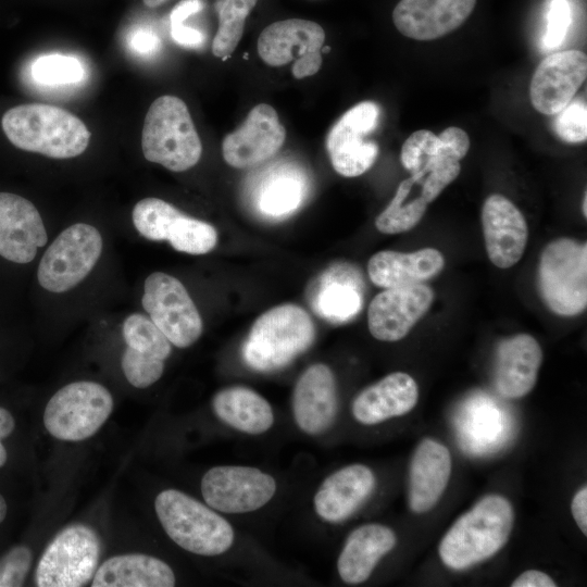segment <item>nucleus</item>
I'll use <instances>...</instances> for the list:
<instances>
[{"label":"nucleus","instance_id":"a19ab883","mask_svg":"<svg viewBox=\"0 0 587 587\" xmlns=\"http://www.w3.org/2000/svg\"><path fill=\"white\" fill-rule=\"evenodd\" d=\"M129 45L139 54H152L159 49L161 42L154 32L140 28L132 34Z\"/></svg>","mask_w":587,"mask_h":587},{"label":"nucleus","instance_id":"ddd939ff","mask_svg":"<svg viewBox=\"0 0 587 587\" xmlns=\"http://www.w3.org/2000/svg\"><path fill=\"white\" fill-rule=\"evenodd\" d=\"M378 118V105L363 101L349 109L330 128L326 148L338 174L357 177L372 167L378 146L366 137L376 128Z\"/></svg>","mask_w":587,"mask_h":587},{"label":"nucleus","instance_id":"6e6552de","mask_svg":"<svg viewBox=\"0 0 587 587\" xmlns=\"http://www.w3.org/2000/svg\"><path fill=\"white\" fill-rule=\"evenodd\" d=\"M113 405V397L103 385L91 380L73 382L50 398L43 412V424L59 440L82 441L101 428Z\"/></svg>","mask_w":587,"mask_h":587},{"label":"nucleus","instance_id":"f3484780","mask_svg":"<svg viewBox=\"0 0 587 587\" xmlns=\"http://www.w3.org/2000/svg\"><path fill=\"white\" fill-rule=\"evenodd\" d=\"M587 77V57L579 50H564L546 57L529 84L534 109L554 115L564 109Z\"/></svg>","mask_w":587,"mask_h":587},{"label":"nucleus","instance_id":"2eb2a0df","mask_svg":"<svg viewBox=\"0 0 587 587\" xmlns=\"http://www.w3.org/2000/svg\"><path fill=\"white\" fill-rule=\"evenodd\" d=\"M434 290L424 283L385 288L371 301L367 326L380 341H398L427 313L434 302Z\"/></svg>","mask_w":587,"mask_h":587},{"label":"nucleus","instance_id":"412c9836","mask_svg":"<svg viewBox=\"0 0 587 587\" xmlns=\"http://www.w3.org/2000/svg\"><path fill=\"white\" fill-rule=\"evenodd\" d=\"M338 396L335 375L323 364L307 367L298 378L292 396L294 417L308 435H319L335 422Z\"/></svg>","mask_w":587,"mask_h":587},{"label":"nucleus","instance_id":"72a5a7b5","mask_svg":"<svg viewBox=\"0 0 587 587\" xmlns=\"http://www.w3.org/2000/svg\"><path fill=\"white\" fill-rule=\"evenodd\" d=\"M258 0H217L218 28L212 42L215 57L226 59L239 43L247 16Z\"/></svg>","mask_w":587,"mask_h":587},{"label":"nucleus","instance_id":"09e8293b","mask_svg":"<svg viewBox=\"0 0 587 587\" xmlns=\"http://www.w3.org/2000/svg\"><path fill=\"white\" fill-rule=\"evenodd\" d=\"M7 511H8V505H7L5 499H4L3 496L0 494V524H1V523L3 522V520L5 519Z\"/></svg>","mask_w":587,"mask_h":587},{"label":"nucleus","instance_id":"c85d7f7f","mask_svg":"<svg viewBox=\"0 0 587 587\" xmlns=\"http://www.w3.org/2000/svg\"><path fill=\"white\" fill-rule=\"evenodd\" d=\"M176 578L171 566L152 555L126 553L98 565L92 587H172Z\"/></svg>","mask_w":587,"mask_h":587},{"label":"nucleus","instance_id":"c03bdc74","mask_svg":"<svg viewBox=\"0 0 587 587\" xmlns=\"http://www.w3.org/2000/svg\"><path fill=\"white\" fill-rule=\"evenodd\" d=\"M571 511L577 526L587 535V488L582 487L573 497Z\"/></svg>","mask_w":587,"mask_h":587},{"label":"nucleus","instance_id":"9b49d317","mask_svg":"<svg viewBox=\"0 0 587 587\" xmlns=\"http://www.w3.org/2000/svg\"><path fill=\"white\" fill-rule=\"evenodd\" d=\"M141 305L152 323L177 348L193 345L202 334L201 315L183 283L173 275L163 272L148 275Z\"/></svg>","mask_w":587,"mask_h":587},{"label":"nucleus","instance_id":"7ed1b4c3","mask_svg":"<svg viewBox=\"0 0 587 587\" xmlns=\"http://www.w3.org/2000/svg\"><path fill=\"white\" fill-rule=\"evenodd\" d=\"M315 326L299 305L286 303L261 314L242 347V358L253 370L272 372L288 365L313 344Z\"/></svg>","mask_w":587,"mask_h":587},{"label":"nucleus","instance_id":"7c9ffc66","mask_svg":"<svg viewBox=\"0 0 587 587\" xmlns=\"http://www.w3.org/2000/svg\"><path fill=\"white\" fill-rule=\"evenodd\" d=\"M319 314L335 323L357 315L362 307L360 287L351 276L324 275L314 297Z\"/></svg>","mask_w":587,"mask_h":587},{"label":"nucleus","instance_id":"6ab92c4d","mask_svg":"<svg viewBox=\"0 0 587 587\" xmlns=\"http://www.w3.org/2000/svg\"><path fill=\"white\" fill-rule=\"evenodd\" d=\"M482 226L491 263L499 268L515 265L528 241L527 222L517 207L500 193L490 195L483 204Z\"/></svg>","mask_w":587,"mask_h":587},{"label":"nucleus","instance_id":"a878e982","mask_svg":"<svg viewBox=\"0 0 587 587\" xmlns=\"http://www.w3.org/2000/svg\"><path fill=\"white\" fill-rule=\"evenodd\" d=\"M325 32L317 23L302 18L274 22L258 38V53L271 66L320 53ZM295 60V61H296Z\"/></svg>","mask_w":587,"mask_h":587},{"label":"nucleus","instance_id":"37998d69","mask_svg":"<svg viewBox=\"0 0 587 587\" xmlns=\"http://www.w3.org/2000/svg\"><path fill=\"white\" fill-rule=\"evenodd\" d=\"M512 587H555V582L549 574L538 571L528 570L521 573L511 584Z\"/></svg>","mask_w":587,"mask_h":587},{"label":"nucleus","instance_id":"f8f14e48","mask_svg":"<svg viewBox=\"0 0 587 587\" xmlns=\"http://www.w3.org/2000/svg\"><path fill=\"white\" fill-rule=\"evenodd\" d=\"M132 221L143 238L165 240L179 252L205 254L217 243V232L210 223L188 216L159 198L139 200L133 208Z\"/></svg>","mask_w":587,"mask_h":587},{"label":"nucleus","instance_id":"39448f33","mask_svg":"<svg viewBox=\"0 0 587 587\" xmlns=\"http://www.w3.org/2000/svg\"><path fill=\"white\" fill-rule=\"evenodd\" d=\"M154 509L167 536L191 553L222 554L234 542L233 527L224 517L179 490L161 491Z\"/></svg>","mask_w":587,"mask_h":587},{"label":"nucleus","instance_id":"5701e85b","mask_svg":"<svg viewBox=\"0 0 587 587\" xmlns=\"http://www.w3.org/2000/svg\"><path fill=\"white\" fill-rule=\"evenodd\" d=\"M449 449L441 442L423 439L414 450L409 467L408 502L412 512L425 513L438 502L451 475Z\"/></svg>","mask_w":587,"mask_h":587},{"label":"nucleus","instance_id":"a18cd8bd","mask_svg":"<svg viewBox=\"0 0 587 587\" xmlns=\"http://www.w3.org/2000/svg\"><path fill=\"white\" fill-rule=\"evenodd\" d=\"M322 64V54L315 53L295 61L291 72L297 79H302L319 72Z\"/></svg>","mask_w":587,"mask_h":587},{"label":"nucleus","instance_id":"473e14b6","mask_svg":"<svg viewBox=\"0 0 587 587\" xmlns=\"http://www.w3.org/2000/svg\"><path fill=\"white\" fill-rule=\"evenodd\" d=\"M414 184L411 177L399 184L395 197L375 220V226L380 233H405L421 221L428 203L421 196L404 203Z\"/></svg>","mask_w":587,"mask_h":587},{"label":"nucleus","instance_id":"8fccbe9b","mask_svg":"<svg viewBox=\"0 0 587 587\" xmlns=\"http://www.w3.org/2000/svg\"><path fill=\"white\" fill-rule=\"evenodd\" d=\"M7 459H8L7 450L0 440V467H2L5 464Z\"/></svg>","mask_w":587,"mask_h":587},{"label":"nucleus","instance_id":"c756f323","mask_svg":"<svg viewBox=\"0 0 587 587\" xmlns=\"http://www.w3.org/2000/svg\"><path fill=\"white\" fill-rule=\"evenodd\" d=\"M213 411L225 424L240 432L259 435L273 425V410L261 395L243 387L232 386L215 394Z\"/></svg>","mask_w":587,"mask_h":587},{"label":"nucleus","instance_id":"393cba45","mask_svg":"<svg viewBox=\"0 0 587 587\" xmlns=\"http://www.w3.org/2000/svg\"><path fill=\"white\" fill-rule=\"evenodd\" d=\"M419 386L404 372H394L364 388L352 401L354 419L364 425H375L401 416L416 405Z\"/></svg>","mask_w":587,"mask_h":587},{"label":"nucleus","instance_id":"b1692460","mask_svg":"<svg viewBox=\"0 0 587 587\" xmlns=\"http://www.w3.org/2000/svg\"><path fill=\"white\" fill-rule=\"evenodd\" d=\"M375 483L374 473L363 464H351L334 472L314 496L317 515L329 523L345 521L371 496Z\"/></svg>","mask_w":587,"mask_h":587},{"label":"nucleus","instance_id":"4c0bfd02","mask_svg":"<svg viewBox=\"0 0 587 587\" xmlns=\"http://www.w3.org/2000/svg\"><path fill=\"white\" fill-rule=\"evenodd\" d=\"M554 128L557 135L570 143L583 142L587 138V108L582 101L570 102L557 113Z\"/></svg>","mask_w":587,"mask_h":587},{"label":"nucleus","instance_id":"f03ea898","mask_svg":"<svg viewBox=\"0 0 587 587\" xmlns=\"http://www.w3.org/2000/svg\"><path fill=\"white\" fill-rule=\"evenodd\" d=\"M2 129L16 148L52 159H70L88 147L90 132L76 115L45 103H26L9 109Z\"/></svg>","mask_w":587,"mask_h":587},{"label":"nucleus","instance_id":"cd10ccee","mask_svg":"<svg viewBox=\"0 0 587 587\" xmlns=\"http://www.w3.org/2000/svg\"><path fill=\"white\" fill-rule=\"evenodd\" d=\"M396 542L394 530L382 524L371 523L353 529L337 561L340 578L351 585L365 582Z\"/></svg>","mask_w":587,"mask_h":587},{"label":"nucleus","instance_id":"f257e3e1","mask_svg":"<svg viewBox=\"0 0 587 587\" xmlns=\"http://www.w3.org/2000/svg\"><path fill=\"white\" fill-rule=\"evenodd\" d=\"M513 524L511 502L500 495H487L446 532L438 546L439 558L454 571L486 561L504 547Z\"/></svg>","mask_w":587,"mask_h":587},{"label":"nucleus","instance_id":"1a4fd4ad","mask_svg":"<svg viewBox=\"0 0 587 587\" xmlns=\"http://www.w3.org/2000/svg\"><path fill=\"white\" fill-rule=\"evenodd\" d=\"M103 239L97 227L75 223L63 229L49 245L37 268L41 288L52 294L66 292L82 283L98 263Z\"/></svg>","mask_w":587,"mask_h":587},{"label":"nucleus","instance_id":"a211bd4d","mask_svg":"<svg viewBox=\"0 0 587 587\" xmlns=\"http://www.w3.org/2000/svg\"><path fill=\"white\" fill-rule=\"evenodd\" d=\"M47 241V229L37 208L22 196L0 192V257L27 264Z\"/></svg>","mask_w":587,"mask_h":587},{"label":"nucleus","instance_id":"f704fd0d","mask_svg":"<svg viewBox=\"0 0 587 587\" xmlns=\"http://www.w3.org/2000/svg\"><path fill=\"white\" fill-rule=\"evenodd\" d=\"M122 335L127 347L143 355L165 361L172 352V344L147 314L135 312L126 316Z\"/></svg>","mask_w":587,"mask_h":587},{"label":"nucleus","instance_id":"e433bc0d","mask_svg":"<svg viewBox=\"0 0 587 587\" xmlns=\"http://www.w3.org/2000/svg\"><path fill=\"white\" fill-rule=\"evenodd\" d=\"M121 366L127 382L139 389L148 388L158 382L164 372V361L143 355L126 346Z\"/></svg>","mask_w":587,"mask_h":587},{"label":"nucleus","instance_id":"de8ad7c7","mask_svg":"<svg viewBox=\"0 0 587 587\" xmlns=\"http://www.w3.org/2000/svg\"><path fill=\"white\" fill-rule=\"evenodd\" d=\"M15 427V421L12 414L0 407V440L9 437Z\"/></svg>","mask_w":587,"mask_h":587},{"label":"nucleus","instance_id":"ea45409f","mask_svg":"<svg viewBox=\"0 0 587 587\" xmlns=\"http://www.w3.org/2000/svg\"><path fill=\"white\" fill-rule=\"evenodd\" d=\"M547 17L544 42L546 48L552 50L562 43L571 24V9L567 0H552Z\"/></svg>","mask_w":587,"mask_h":587},{"label":"nucleus","instance_id":"aec40b11","mask_svg":"<svg viewBox=\"0 0 587 587\" xmlns=\"http://www.w3.org/2000/svg\"><path fill=\"white\" fill-rule=\"evenodd\" d=\"M477 0H400L392 11L396 28L415 40L440 38L460 27Z\"/></svg>","mask_w":587,"mask_h":587},{"label":"nucleus","instance_id":"bb28decb","mask_svg":"<svg viewBox=\"0 0 587 587\" xmlns=\"http://www.w3.org/2000/svg\"><path fill=\"white\" fill-rule=\"evenodd\" d=\"M445 267L442 253L435 248L414 252L383 250L371 257L367 274L378 287L392 288L424 283Z\"/></svg>","mask_w":587,"mask_h":587},{"label":"nucleus","instance_id":"4be33fe9","mask_svg":"<svg viewBox=\"0 0 587 587\" xmlns=\"http://www.w3.org/2000/svg\"><path fill=\"white\" fill-rule=\"evenodd\" d=\"M542 362L539 342L528 334L502 339L496 349L495 387L509 399L526 396L536 385Z\"/></svg>","mask_w":587,"mask_h":587},{"label":"nucleus","instance_id":"4468645a","mask_svg":"<svg viewBox=\"0 0 587 587\" xmlns=\"http://www.w3.org/2000/svg\"><path fill=\"white\" fill-rule=\"evenodd\" d=\"M276 491L274 478L255 467L215 466L201 479V492L211 508L246 513L266 504Z\"/></svg>","mask_w":587,"mask_h":587},{"label":"nucleus","instance_id":"2f4dec72","mask_svg":"<svg viewBox=\"0 0 587 587\" xmlns=\"http://www.w3.org/2000/svg\"><path fill=\"white\" fill-rule=\"evenodd\" d=\"M305 193V183L301 174L286 168L268 176L258 193V209L265 215L279 217L299 208Z\"/></svg>","mask_w":587,"mask_h":587},{"label":"nucleus","instance_id":"3c124183","mask_svg":"<svg viewBox=\"0 0 587 587\" xmlns=\"http://www.w3.org/2000/svg\"><path fill=\"white\" fill-rule=\"evenodd\" d=\"M145 5L148 8H157L168 0H142Z\"/></svg>","mask_w":587,"mask_h":587},{"label":"nucleus","instance_id":"79ce46f5","mask_svg":"<svg viewBox=\"0 0 587 587\" xmlns=\"http://www.w3.org/2000/svg\"><path fill=\"white\" fill-rule=\"evenodd\" d=\"M171 36L176 43L184 47H198L204 40L201 32L184 23L171 24Z\"/></svg>","mask_w":587,"mask_h":587},{"label":"nucleus","instance_id":"dca6fc26","mask_svg":"<svg viewBox=\"0 0 587 587\" xmlns=\"http://www.w3.org/2000/svg\"><path fill=\"white\" fill-rule=\"evenodd\" d=\"M285 139L286 130L275 109L260 103L250 110L239 128L223 139L222 154L233 167H253L276 154Z\"/></svg>","mask_w":587,"mask_h":587},{"label":"nucleus","instance_id":"49530a36","mask_svg":"<svg viewBox=\"0 0 587 587\" xmlns=\"http://www.w3.org/2000/svg\"><path fill=\"white\" fill-rule=\"evenodd\" d=\"M202 8V0H182L171 12V24L184 23L190 15L201 11Z\"/></svg>","mask_w":587,"mask_h":587},{"label":"nucleus","instance_id":"c9c22d12","mask_svg":"<svg viewBox=\"0 0 587 587\" xmlns=\"http://www.w3.org/2000/svg\"><path fill=\"white\" fill-rule=\"evenodd\" d=\"M30 73L35 82L46 86L72 85L85 76L78 59L59 53L38 57L32 63Z\"/></svg>","mask_w":587,"mask_h":587},{"label":"nucleus","instance_id":"58836bf2","mask_svg":"<svg viewBox=\"0 0 587 587\" xmlns=\"http://www.w3.org/2000/svg\"><path fill=\"white\" fill-rule=\"evenodd\" d=\"M33 562L32 550L24 545L9 549L0 558V587L22 586Z\"/></svg>","mask_w":587,"mask_h":587},{"label":"nucleus","instance_id":"0eeeda50","mask_svg":"<svg viewBox=\"0 0 587 587\" xmlns=\"http://www.w3.org/2000/svg\"><path fill=\"white\" fill-rule=\"evenodd\" d=\"M537 287L545 304L555 314L574 316L587 305V243L562 237L542 250Z\"/></svg>","mask_w":587,"mask_h":587},{"label":"nucleus","instance_id":"20e7f679","mask_svg":"<svg viewBox=\"0 0 587 587\" xmlns=\"http://www.w3.org/2000/svg\"><path fill=\"white\" fill-rule=\"evenodd\" d=\"M141 149L146 160L172 172L195 166L202 143L186 103L175 96H161L150 105L142 126Z\"/></svg>","mask_w":587,"mask_h":587},{"label":"nucleus","instance_id":"603ef678","mask_svg":"<svg viewBox=\"0 0 587 587\" xmlns=\"http://www.w3.org/2000/svg\"><path fill=\"white\" fill-rule=\"evenodd\" d=\"M582 211L584 216H587V195L586 191L584 192L583 203H582Z\"/></svg>","mask_w":587,"mask_h":587},{"label":"nucleus","instance_id":"9d476101","mask_svg":"<svg viewBox=\"0 0 587 587\" xmlns=\"http://www.w3.org/2000/svg\"><path fill=\"white\" fill-rule=\"evenodd\" d=\"M101 542L84 524L63 528L50 541L35 571L39 587H79L89 583L98 567Z\"/></svg>","mask_w":587,"mask_h":587},{"label":"nucleus","instance_id":"423d86ee","mask_svg":"<svg viewBox=\"0 0 587 587\" xmlns=\"http://www.w3.org/2000/svg\"><path fill=\"white\" fill-rule=\"evenodd\" d=\"M470 149L467 134L450 126L435 135L427 129L412 133L403 142L400 160L414 183L422 184L421 197L433 202L460 174V160Z\"/></svg>","mask_w":587,"mask_h":587}]
</instances>
